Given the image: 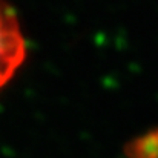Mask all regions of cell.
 I'll return each instance as SVG.
<instances>
[{
    "label": "cell",
    "instance_id": "obj_2",
    "mask_svg": "<svg viewBox=\"0 0 158 158\" xmlns=\"http://www.w3.org/2000/svg\"><path fill=\"white\" fill-rule=\"evenodd\" d=\"M127 151L132 158H158V129L135 138Z\"/></svg>",
    "mask_w": 158,
    "mask_h": 158
},
{
    "label": "cell",
    "instance_id": "obj_1",
    "mask_svg": "<svg viewBox=\"0 0 158 158\" xmlns=\"http://www.w3.org/2000/svg\"><path fill=\"white\" fill-rule=\"evenodd\" d=\"M28 57V43L15 8L0 0V92L15 77Z\"/></svg>",
    "mask_w": 158,
    "mask_h": 158
}]
</instances>
